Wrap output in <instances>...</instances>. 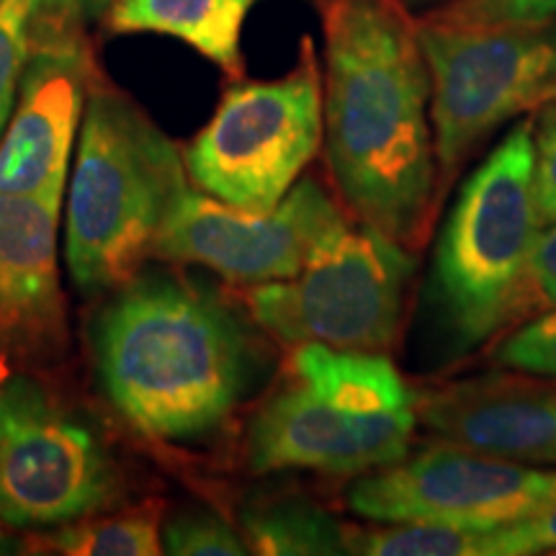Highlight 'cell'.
<instances>
[{
  "instance_id": "cell-1",
  "label": "cell",
  "mask_w": 556,
  "mask_h": 556,
  "mask_svg": "<svg viewBox=\"0 0 556 556\" xmlns=\"http://www.w3.org/2000/svg\"><path fill=\"white\" fill-rule=\"evenodd\" d=\"M325 37V152L340 204L420 253L441 206L430 70L405 0H315Z\"/></svg>"
},
{
  "instance_id": "cell-2",
  "label": "cell",
  "mask_w": 556,
  "mask_h": 556,
  "mask_svg": "<svg viewBox=\"0 0 556 556\" xmlns=\"http://www.w3.org/2000/svg\"><path fill=\"white\" fill-rule=\"evenodd\" d=\"M93 348L109 405L150 441L212 433L248 389L245 330L212 289L184 276L124 283L96 323Z\"/></svg>"
},
{
  "instance_id": "cell-3",
  "label": "cell",
  "mask_w": 556,
  "mask_h": 556,
  "mask_svg": "<svg viewBox=\"0 0 556 556\" xmlns=\"http://www.w3.org/2000/svg\"><path fill=\"white\" fill-rule=\"evenodd\" d=\"M189 189L184 152L119 90L90 83L67 193L65 261L86 294L122 289Z\"/></svg>"
},
{
  "instance_id": "cell-4",
  "label": "cell",
  "mask_w": 556,
  "mask_h": 556,
  "mask_svg": "<svg viewBox=\"0 0 556 556\" xmlns=\"http://www.w3.org/2000/svg\"><path fill=\"white\" fill-rule=\"evenodd\" d=\"M533 124L518 122L458 191L435 245L433 287L456 351H475L528 312L541 232Z\"/></svg>"
},
{
  "instance_id": "cell-5",
  "label": "cell",
  "mask_w": 556,
  "mask_h": 556,
  "mask_svg": "<svg viewBox=\"0 0 556 556\" xmlns=\"http://www.w3.org/2000/svg\"><path fill=\"white\" fill-rule=\"evenodd\" d=\"M430 70L441 201L471 150L518 114L556 101V16L531 24L454 26L417 18Z\"/></svg>"
},
{
  "instance_id": "cell-6",
  "label": "cell",
  "mask_w": 556,
  "mask_h": 556,
  "mask_svg": "<svg viewBox=\"0 0 556 556\" xmlns=\"http://www.w3.org/2000/svg\"><path fill=\"white\" fill-rule=\"evenodd\" d=\"M325 142L323 75L312 39L278 80H238L184 150L193 189L266 214L281 204Z\"/></svg>"
},
{
  "instance_id": "cell-7",
  "label": "cell",
  "mask_w": 556,
  "mask_h": 556,
  "mask_svg": "<svg viewBox=\"0 0 556 556\" xmlns=\"http://www.w3.org/2000/svg\"><path fill=\"white\" fill-rule=\"evenodd\" d=\"M413 274L415 253L353 219L296 276L255 283L242 299L255 323L289 348L323 343L389 353L405 328Z\"/></svg>"
},
{
  "instance_id": "cell-8",
  "label": "cell",
  "mask_w": 556,
  "mask_h": 556,
  "mask_svg": "<svg viewBox=\"0 0 556 556\" xmlns=\"http://www.w3.org/2000/svg\"><path fill=\"white\" fill-rule=\"evenodd\" d=\"M119 471L103 438L29 377L0 384V523L52 531L111 507Z\"/></svg>"
},
{
  "instance_id": "cell-9",
  "label": "cell",
  "mask_w": 556,
  "mask_h": 556,
  "mask_svg": "<svg viewBox=\"0 0 556 556\" xmlns=\"http://www.w3.org/2000/svg\"><path fill=\"white\" fill-rule=\"evenodd\" d=\"M345 503L371 523L497 528L556 503V469L438 441L358 475L348 486Z\"/></svg>"
},
{
  "instance_id": "cell-10",
  "label": "cell",
  "mask_w": 556,
  "mask_h": 556,
  "mask_svg": "<svg viewBox=\"0 0 556 556\" xmlns=\"http://www.w3.org/2000/svg\"><path fill=\"white\" fill-rule=\"evenodd\" d=\"M348 222V208L315 178H299L266 214L186 189L155 242V258L197 263L227 281L255 287L296 276Z\"/></svg>"
},
{
  "instance_id": "cell-11",
  "label": "cell",
  "mask_w": 556,
  "mask_h": 556,
  "mask_svg": "<svg viewBox=\"0 0 556 556\" xmlns=\"http://www.w3.org/2000/svg\"><path fill=\"white\" fill-rule=\"evenodd\" d=\"M93 80L80 29L31 24V54L0 137V193L65 197L70 155Z\"/></svg>"
},
{
  "instance_id": "cell-12",
  "label": "cell",
  "mask_w": 556,
  "mask_h": 556,
  "mask_svg": "<svg viewBox=\"0 0 556 556\" xmlns=\"http://www.w3.org/2000/svg\"><path fill=\"white\" fill-rule=\"evenodd\" d=\"M415 426V407L377 415L351 413L291 377L250 420L245 458L258 475L309 469L358 477L407 456Z\"/></svg>"
},
{
  "instance_id": "cell-13",
  "label": "cell",
  "mask_w": 556,
  "mask_h": 556,
  "mask_svg": "<svg viewBox=\"0 0 556 556\" xmlns=\"http://www.w3.org/2000/svg\"><path fill=\"white\" fill-rule=\"evenodd\" d=\"M62 197L0 193V361L39 364L65 348L58 268Z\"/></svg>"
},
{
  "instance_id": "cell-14",
  "label": "cell",
  "mask_w": 556,
  "mask_h": 556,
  "mask_svg": "<svg viewBox=\"0 0 556 556\" xmlns=\"http://www.w3.org/2000/svg\"><path fill=\"white\" fill-rule=\"evenodd\" d=\"M415 417L438 441L528 464H556V387L516 377L446 381L415 394Z\"/></svg>"
},
{
  "instance_id": "cell-15",
  "label": "cell",
  "mask_w": 556,
  "mask_h": 556,
  "mask_svg": "<svg viewBox=\"0 0 556 556\" xmlns=\"http://www.w3.org/2000/svg\"><path fill=\"white\" fill-rule=\"evenodd\" d=\"M255 0H114L109 29L116 34H165L242 78V26Z\"/></svg>"
},
{
  "instance_id": "cell-16",
  "label": "cell",
  "mask_w": 556,
  "mask_h": 556,
  "mask_svg": "<svg viewBox=\"0 0 556 556\" xmlns=\"http://www.w3.org/2000/svg\"><path fill=\"white\" fill-rule=\"evenodd\" d=\"M291 377L330 405L361 415L415 407V392L384 351L302 343L291 348Z\"/></svg>"
},
{
  "instance_id": "cell-17",
  "label": "cell",
  "mask_w": 556,
  "mask_h": 556,
  "mask_svg": "<svg viewBox=\"0 0 556 556\" xmlns=\"http://www.w3.org/2000/svg\"><path fill=\"white\" fill-rule=\"evenodd\" d=\"M242 539L250 554L338 556L348 554V528L328 510L304 500H270L242 513Z\"/></svg>"
},
{
  "instance_id": "cell-18",
  "label": "cell",
  "mask_w": 556,
  "mask_h": 556,
  "mask_svg": "<svg viewBox=\"0 0 556 556\" xmlns=\"http://www.w3.org/2000/svg\"><path fill=\"white\" fill-rule=\"evenodd\" d=\"M163 510L160 505L129 507L119 513H93L52 528L47 546L67 556H157L163 554Z\"/></svg>"
},
{
  "instance_id": "cell-19",
  "label": "cell",
  "mask_w": 556,
  "mask_h": 556,
  "mask_svg": "<svg viewBox=\"0 0 556 556\" xmlns=\"http://www.w3.org/2000/svg\"><path fill=\"white\" fill-rule=\"evenodd\" d=\"M348 554L364 556H497L495 528L379 523L348 528Z\"/></svg>"
},
{
  "instance_id": "cell-20",
  "label": "cell",
  "mask_w": 556,
  "mask_h": 556,
  "mask_svg": "<svg viewBox=\"0 0 556 556\" xmlns=\"http://www.w3.org/2000/svg\"><path fill=\"white\" fill-rule=\"evenodd\" d=\"M31 0H0V137L9 127L31 54Z\"/></svg>"
},
{
  "instance_id": "cell-21",
  "label": "cell",
  "mask_w": 556,
  "mask_h": 556,
  "mask_svg": "<svg viewBox=\"0 0 556 556\" xmlns=\"http://www.w3.org/2000/svg\"><path fill=\"white\" fill-rule=\"evenodd\" d=\"M163 554L173 556H245L250 548L242 533L208 510L173 518L163 528Z\"/></svg>"
},
{
  "instance_id": "cell-22",
  "label": "cell",
  "mask_w": 556,
  "mask_h": 556,
  "mask_svg": "<svg viewBox=\"0 0 556 556\" xmlns=\"http://www.w3.org/2000/svg\"><path fill=\"white\" fill-rule=\"evenodd\" d=\"M495 364L523 377L556 381V307L507 332L495 351Z\"/></svg>"
},
{
  "instance_id": "cell-23",
  "label": "cell",
  "mask_w": 556,
  "mask_h": 556,
  "mask_svg": "<svg viewBox=\"0 0 556 556\" xmlns=\"http://www.w3.org/2000/svg\"><path fill=\"white\" fill-rule=\"evenodd\" d=\"M426 16L454 26L531 24L556 16V0H448Z\"/></svg>"
},
{
  "instance_id": "cell-24",
  "label": "cell",
  "mask_w": 556,
  "mask_h": 556,
  "mask_svg": "<svg viewBox=\"0 0 556 556\" xmlns=\"http://www.w3.org/2000/svg\"><path fill=\"white\" fill-rule=\"evenodd\" d=\"M497 556L556 554V503L516 523L495 528Z\"/></svg>"
},
{
  "instance_id": "cell-25",
  "label": "cell",
  "mask_w": 556,
  "mask_h": 556,
  "mask_svg": "<svg viewBox=\"0 0 556 556\" xmlns=\"http://www.w3.org/2000/svg\"><path fill=\"white\" fill-rule=\"evenodd\" d=\"M533 176L541 225L556 222V106H548L533 124Z\"/></svg>"
},
{
  "instance_id": "cell-26",
  "label": "cell",
  "mask_w": 556,
  "mask_h": 556,
  "mask_svg": "<svg viewBox=\"0 0 556 556\" xmlns=\"http://www.w3.org/2000/svg\"><path fill=\"white\" fill-rule=\"evenodd\" d=\"M556 307V222L541 227L528 270V309Z\"/></svg>"
},
{
  "instance_id": "cell-27",
  "label": "cell",
  "mask_w": 556,
  "mask_h": 556,
  "mask_svg": "<svg viewBox=\"0 0 556 556\" xmlns=\"http://www.w3.org/2000/svg\"><path fill=\"white\" fill-rule=\"evenodd\" d=\"M34 26H54V29H80L86 21L99 18L114 0H31Z\"/></svg>"
},
{
  "instance_id": "cell-28",
  "label": "cell",
  "mask_w": 556,
  "mask_h": 556,
  "mask_svg": "<svg viewBox=\"0 0 556 556\" xmlns=\"http://www.w3.org/2000/svg\"><path fill=\"white\" fill-rule=\"evenodd\" d=\"M11 374H9V364H5V361H0V384H3L5 379H9Z\"/></svg>"
},
{
  "instance_id": "cell-29",
  "label": "cell",
  "mask_w": 556,
  "mask_h": 556,
  "mask_svg": "<svg viewBox=\"0 0 556 556\" xmlns=\"http://www.w3.org/2000/svg\"><path fill=\"white\" fill-rule=\"evenodd\" d=\"M405 3L413 9V5H430V3H435V0H405Z\"/></svg>"
}]
</instances>
